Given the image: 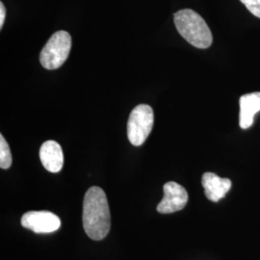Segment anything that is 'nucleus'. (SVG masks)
Segmentation results:
<instances>
[{
  "instance_id": "obj_1",
  "label": "nucleus",
  "mask_w": 260,
  "mask_h": 260,
  "mask_svg": "<svg viewBox=\"0 0 260 260\" xmlns=\"http://www.w3.org/2000/svg\"><path fill=\"white\" fill-rule=\"evenodd\" d=\"M83 226L86 234L100 241L107 236L111 216L106 195L102 188L93 186L86 192L83 201Z\"/></svg>"
},
{
  "instance_id": "obj_2",
  "label": "nucleus",
  "mask_w": 260,
  "mask_h": 260,
  "mask_svg": "<svg viewBox=\"0 0 260 260\" xmlns=\"http://www.w3.org/2000/svg\"><path fill=\"white\" fill-rule=\"evenodd\" d=\"M175 24L178 33L192 46L198 48H208L211 46L213 37L205 19L195 11L180 10L174 16Z\"/></svg>"
},
{
  "instance_id": "obj_3",
  "label": "nucleus",
  "mask_w": 260,
  "mask_h": 260,
  "mask_svg": "<svg viewBox=\"0 0 260 260\" xmlns=\"http://www.w3.org/2000/svg\"><path fill=\"white\" fill-rule=\"evenodd\" d=\"M72 48V37L66 31L55 32L43 47L40 62L47 70H56L67 61Z\"/></svg>"
},
{
  "instance_id": "obj_4",
  "label": "nucleus",
  "mask_w": 260,
  "mask_h": 260,
  "mask_svg": "<svg viewBox=\"0 0 260 260\" xmlns=\"http://www.w3.org/2000/svg\"><path fill=\"white\" fill-rule=\"evenodd\" d=\"M154 121L152 108L147 104H139L130 113L127 122V137L133 146L139 147L149 137Z\"/></svg>"
},
{
  "instance_id": "obj_5",
  "label": "nucleus",
  "mask_w": 260,
  "mask_h": 260,
  "mask_svg": "<svg viewBox=\"0 0 260 260\" xmlns=\"http://www.w3.org/2000/svg\"><path fill=\"white\" fill-rule=\"evenodd\" d=\"M21 225L35 233H50L60 228L61 221L49 211H29L21 217Z\"/></svg>"
},
{
  "instance_id": "obj_6",
  "label": "nucleus",
  "mask_w": 260,
  "mask_h": 260,
  "mask_svg": "<svg viewBox=\"0 0 260 260\" xmlns=\"http://www.w3.org/2000/svg\"><path fill=\"white\" fill-rule=\"evenodd\" d=\"M163 191L164 197L157 205L159 213H174L185 207L188 202V193L183 186L175 181H170L165 183Z\"/></svg>"
},
{
  "instance_id": "obj_7",
  "label": "nucleus",
  "mask_w": 260,
  "mask_h": 260,
  "mask_svg": "<svg viewBox=\"0 0 260 260\" xmlns=\"http://www.w3.org/2000/svg\"><path fill=\"white\" fill-rule=\"evenodd\" d=\"M40 158L43 166L50 173H58L64 165V154L61 146L55 141L45 142L40 149Z\"/></svg>"
},
{
  "instance_id": "obj_8",
  "label": "nucleus",
  "mask_w": 260,
  "mask_h": 260,
  "mask_svg": "<svg viewBox=\"0 0 260 260\" xmlns=\"http://www.w3.org/2000/svg\"><path fill=\"white\" fill-rule=\"evenodd\" d=\"M202 184L206 198L214 203L222 200L232 188L231 179L220 177L213 173L204 174Z\"/></svg>"
},
{
  "instance_id": "obj_9",
  "label": "nucleus",
  "mask_w": 260,
  "mask_h": 260,
  "mask_svg": "<svg viewBox=\"0 0 260 260\" xmlns=\"http://www.w3.org/2000/svg\"><path fill=\"white\" fill-rule=\"evenodd\" d=\"M239 104V125L242 129H247L252 125L254 115L260 111V92L243 94Z\"/></svg>"
},
{
  "instance_id": "obj_10",
  "label": "nucleus",
  "mask_w": 260,
  "mask_h": 260,
  "mask_svg": "<svg viewBox=\"0 0 260 260\" xmlns=\"http://www.w3.org/2000/svg\"><path fill=\"white\" fill-rule=\"evenodd\" d=\"M12 154L9 145L4 136L0 135V167L1 169H9L12 165Z\"/></svg>"
},
{
  "instance_id": "obj_11",
  "label": "nucleus",
  "mask_w": 260,
  "mask_h": 260,
  "mask_svg": "<svg viewBox=\"0 0 260 260\" xmlns=\"http://www.w3.org/2000/svg\"><path fill=\"white\" fill-rule=\"evenodd\" d=\"M251 14L260 19V0H240Z\"/></svg>"
},
{
  "instance_id": "obj_12",
  "label": "nucleus",
  "mask_w": 260,
  "mask_h": 260,
  "mask_svg": "<svg viewBox=\"0 0 260 260\" xmlns=\"http://www.w3.org/2000/svg\"><path fill=\"white\" fill-rule=\"evenodd\" d=\"M6 18V9L2 2H0V29L3 26Z\"/></svg>"
}]
</instances>
